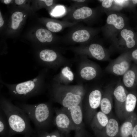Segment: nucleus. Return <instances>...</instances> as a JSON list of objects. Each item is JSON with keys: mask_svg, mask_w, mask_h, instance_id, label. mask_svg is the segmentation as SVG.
<instances>
[{"mask_svg": "<svg viewBox=\"0 0 137 137\" xmlns=\"http://www.w3.org/2000/svg\"><path fill=\"white\" fill-rule=\"evenodd\" d=\"M44 72L42 71L35 78L19 83L10 84L2 80L1 81L7 88L12 99L24 102L43 92L44 88Z\"/></svg>", "mask_w": 137, "mask_h": 137, "instance_id": "f03ea898", "label": "nucleus"}, {"mask_svg": "<svg viewBox=\"0 0 137 137\" xmlns=\"http://www.w3.org/2000/svg\"><path fill=\"white\" fill-rule=\"evenodd\" d=\"M120 126L117 120L115 118L109 117L108 123L101 132L106 137H115L119 132Z\"/></svg>", "mask_w": 137, "mask_h": 137, "instance_id": "aec40b11", "label": "nucleus"}, {"mask_svg": "<svg viewBox=\"0 0 137 137\" xmlns=\"http://www.w3.org/2000/svg\"><path fill=\"white\" fill-rule=\"evenodd\" d=\"M0 106L7 117L10 133L31 132L30 120L28 116L22 109L13 104L11 99L1 95Z\"/></svg>", "mask_w": 137, "mask_h": 137, "instance_id": "f257e3e1", "label": "nucleus"}, {"mask_svg": "<svg viewBox=\"0 0 137 137\" xmlns=\"http://www.w3.org/2000/svg\"><path fill=\"white\" fill-rule=\"evenodd\" d=\"M129 91L119 81L114 88L113 95L114 100L115 112L120 119H123V113L125 101Z\"/></svg>", "mask_w": 137, "mask_h": 137, "instance_id": "9b49d317", "label": "nucleus"}, {"mask_svg": "<svg viewBox=\"0 0 137 137\" xmlns=\"http://www.w3.org/2000/svg\"><path fill=\"white\" fill-rule=\"evenodd\" d=\"M36 35L37 39L43 43L51 42L53 39L52 33L48 30L43 28L38 29L36 31Z\"/></svg>", "mask_w": 137, "mask_h": 137, "instance_id": "4be33fe9", "label": "nucleus"}, {"mask_svg": "<svg viewBox=\"0 0 137 137\" xmlns=\"http://www.w3.org/2000/svg\"><path fill=\"white\" fill-rule=\"evenodd\" d=\"M50 134L51 137H61L60 134L57 131L54 132Z\"/></svg>", "mask_w": 137, "mask_h": 137, "instance_id": "473e14b6", "label": "nucleus"}, {"mask_svg": "<svg viewBox=\"0 0 137 137\" xmlns=\"http://www.w3.org/2000/svg\"><path fill=\"white\" fill-rule=\"evenodd\" d=\"M132 61L129 51L122 53L116 59L111 60L106 71L113 75L123 76L131 67Z\"/></svg>", "mask_w": 137, "mask_h": 137, "instance_id": "0eeeda50", "label": "nucleus"}, {"mask_svg": "<svg viewBox=\"0 0 137 137\" xmlns=\"http://www.w3.org/2000/svg\"><path fill=\"white\" fill-rule=\"evenodd\" d=\"M51 103L48 102L31 105L23 102L16 104L26 113L38 131H45L53 121L54 111Z\"/></svg>", "mask_w": 137, "mask_h": 137, "instance_id": "7ed1b4c3", "label": "nucleus"}, {"mask_svg": "<svg viewBox=\"0 0 137 137\" xmlns=\"http://www.w3.org/2000/svg\"><path fill=\"white\" fill-rule=\"evenodd\" d=\"M102 91L96 88L91 91L87 99L82 107L83 117L86 122L90 124L94 116L100 107L102 96Z\"/></svg>", "mask_w": 137, "mask_h": 137, "instance_id": "423d86ee", "label": "nucleus"}, {"mask_svg": "<svg viewBox=\"0 0 137 137\" xmlns=\"http://www.w3.org/2000/svg\"><path fill=\"white\" fill-rule=\"evenodd\" d=\"M73 23H66L63 22L62 23L53 21H49L46 24V26L48 30L53 32H57L62 30L64 28L67 26L72 25Z\"/></svg>", "mask_w": 137, "mask_h": 137, "instance_id": "5701e85b", "label": "nucleus"}, {"mask_svg": "<svg viewBox=\"0 0 137 137\" xmlns=\"http://www.w3.org/2000/svg\"><path fill=\"white\" fill-rule=\"evenodd\" d=\"M137 101V95L133 90L129 92L125 101L123 113L125 119L134 112Z\"/></svg>", "mask_w": 137, "mask_h": 137, "instance_id": "6ab92c4d", "label": "nucleus"}, {"mask_svg": "<svg viewBox=\"0 0 137 137\" xmlns=\"http://www.w3.org/2000/svg\"><path fill=\"white\" fill-rule=\"evenodd\" d=\"M101 30L100 28L82 27L75 29L70 33L69 38L72 41L78 43L88 42Z\"/></svg>", "mask_w": 137, "mask_h": 137, "instance_id": "f8f14e48", "label": "nucleus"}, {"mask_svg": "<svg viewBox=\"0 0 137 137\" xmlns=\"http://www.w3.org/2000/svg\"><path fill=\"white\" fill-rule=\"evenodd\" d=\"M114 88L110 84L105 87L102 91L100 107L101 111L108 116L111 113L112 109Z\"/></svg>", "mask_w": 137, "mask_h": 137, "instance_id": "ddd939ff", "label": "nucleus"}, {"mask_svg": "<svg viewBox=\"0 0 137 137\" xmlns=\"http://www.w3.org/2000/svg\"><path fill=\"white\" fill-rule=\"evenodd\" d=\"M131 136L132 137H137V120L132 131Z\"/></svg>", "mask_w": 137, "mask_h": 137, "instance_id": "c756f323", "label": "nucleus"}, {"mask_svg": "<svg viewBox=\"0 0 137 137\" xmlns=\"http://www.w3.org/2000/svg\"><path fill=\"white\" fill-rule=\"evenodd\" d=\"M87 50L90 55L98 60L106 61L110 60L111 51L100 44L91 43L88 46Z\"/></svg>", "mask_w": 137, "mask_h": 137, "instance_id": "4468645a", "label": "nucleus"}, {"mask_svg": "<svg viewBox=\"0 0 137 137\" xmlns=\"http://www.w3.org/2000/svg\"><path fill=\"white\" fill-rule=\"evenodd\" d=\"M62 75L70 81H72L74 78V75L73 72L70 70L69 68L66 66L63 68L61 71Z\"/></svg>", "mask_w": 137, "mask_h": 137, "instance_id": "bb28decb", "label": "nucleus"}, {"mask_svg": "<svg viewBox=\"0 0 137 137\" xmlns=\"http://www.w3.org/2000/svg\"><path fill=\"white\" fill-rule=\"evenodd\" d=\"M55 116L53 122L61 132L67 133L74 130V126L67 108H63L59 109H54Z\"/></svg>", "mask_w": 137, "mask_h": 137, "instance_id": "1a4fd4ad", "label": "nucleus"}, {"mask_svg": "<svg viewBox=\"0 0 137 137\" xmlns=\"http://www.w3.org/2000/svg\"><path fill=\"white\" fill-rule=\"evenodd\" d=\"M23 14L19 11L14 13L12 15L11 27L14 29H16L19 27L20 23L23 20Z\"/></svg>", "mask_w": 137, "mask_h": 137, "instance_id": "393cba45", "label": "nucleus"}, {"mask_svg": "<svg viewBox=\"0 0 137 137\" xmlns=\"http://www.w3.org/2000/svg\"><path fill=\"white\" fill-rule=\"evenodd\" d=\"M103 12L100 6L92 8L84 6L74 10L71 12L70 15L72 20L76 21L90 22L95 21Z\"/></svg>", "mask_w": 137, "mask_h": 137, "instance_id": "6e6552de", "label": "nucleus"}, {"mask_svg": "<svg viewBox=\"0 0 137 137\" xmlns=\"http://www.w3.org/2000/svg\"><path fill=\"white\" fill-rule=\"evenodd\" d=\"M107 17L105 25L101 28L105 40L110 42L119 31L129 26V19L124 14L119 11L105 12Z\"/></svg>", "mask_w": 137, "mask_h": 137, "instance_id": "20e7f679", "label": "nucleus"}, {"mask_svg": "<svg viewBox=\"0 0 137 137\" xmlns=\"http://www.w3.org/2000/svg\"><path fill=\"white\" fill-rule=\"evenodd\" d=\"M0 111V132L1 134H4L10 128L7 117L1 108Z\"/></svg>", "mask_w": 137, "mask_h": 137, "instance_id": "b1692460", "label": "nucleus"}, {"mask_svg": "<svg viewBox=\"0 0 137 137\" xmlns=\"http://www.w3.org/2000/svg\"><path fill=\"white\" fill-rule=\"evenodd\" d=\"M129 52L132 61H134L137 65V48L129 51Z\"/></svg>", "mask_w": 137, "mask_h": 137, "instance_id": "cd10ccee", "label": "nucleus"}, {"mask_svg": "<svg viewBox=\"0 0 137 137\" xmlns=\"http://www.w3.org/2000/svg\"><path fill=\"white\" fill-rule=\"evenodd\" d=\"M72 2H73L76 4L78 5H83L85 3H86L87 1L84 0H72Z\"/></svg>", "mask_w": 137, "mask_h": 137, "instance_id": "7c9ffc66", "label": "nucleus"}, {"mask_svg": "<svg viewBox=\"0 0 137 137\" xmlns=\"http://www.w3.org/2000/svg\"><path fill=\"white\" fill-rule=\"evenodd\" d=\"M137 120V115L134 112L124 121L120 127L119 133L121 137H130Z\"/></svg>", "mask_w": 137, "mask_h": 137, "instance_id": "f3484780", "label": "nucleus"}, {"mask_svg": "<svg viewBox=\"0 0 137 137\" xmlns=\"http://www.w3.org/2000/svg\"><path fill=\"white\" fill-rule=\"evenodd\" d=\"M122 82L126 89L133 90L137 86V65H132L123 76Z\"/></svg>", "mask_w": 137, "mask_h": 137, "instance_id": "2eb2a0df", "label": "nucleus"}, {"mask_svg": "<svg viewBox=\"0 0 137 137\" xmlns=\"http://www.w3.org/2000/svg\"></svg>", "mask_w": 137, "mask_h": 137, "instance_id": "4c0bfd02", "label": "nucleus"}, {"mask_svg": "<svg viewBox=\"0 0 137 137\" xmlns=\"http://www.w3.org/2000/svg\"><path fill=\"white\" fill-rule=\"evenodd\" d=\"M98 1L101 2L100 6L104 12L113 11L114 0H103Z\"/></svg>", "mask_w": 137, "mask_h": 137, "instance_id": "a878e982", "label": "nucleus"}, {"mask_svg": "<svg viewBox=\"0 0 137 137\" xmlns=\"http://www.w3.org/2000/svg\"><path fill=\"white\" fill-rule=\"evenodd\" d=\"M110 42V49L122 53L133 49L137 46V35L128 26L117 32Z\"/></svg>", "mask_w": 137, "mask_h": 137, "instance_id": "39448f33", "label": "nucleus"}, {"mask_svg": "<svg viewBox=\"0 0 137 137\" xmlns=\"http://www.w3.org/2000/svg\"><path fill=\"white\" fill-rule=\"evenodd\" d=\"M4 21L2 17L1 12H0V27H2L3 25Z\"/></svg>", "mask_w": 137, "mask_h": 137, "instance_id": "f704fd0d", "label": "nucleus"}, {"mask_svg": "<svg viewBox=\"0 0 137 137\" xmlns=\"http://www.w3.org/2000/svg\"><path fill=\"white\" fill-rule=\"evenodd\" d=\"M109 119L108 116L101 111L97 112L91 122V127L95 132L101 133L107 125Z\"/></svg>", "mask_w": 137, "mask_h": 137, "instance_id": "dca6fc26", "label": "nucleus"}, {"mask_svg": "<svg viewBox=\"0 0 137 137\" xmlns=\"http://www.w3.org/2000/svg\"><path fill=\"white\" fill-rule=\"evenodd\" d=\"M58 57L57 54L55 51L44 49L40 52L37 62L42 65L53 66L57 63Z\"/></svg>", "mask_w": 137, "mask_h": 137, "instance_id": "a211bd4d", "label": "nucleus"}, {"mask_svg": "<svg viewBox=\"0 0 137 137\" xmlns=\"http://www.w3.org/2000/svg\"><path fill=\"white\" fill-rule=\"evenodd\" d=\"M40 1L44 2L46 5L48 6L52 5L53 4V1L52 0H42Z\"/></svg>", "mask_w": 137, "mask_h": 137, "instance_id": "2f4dec72", "label": "nucleus"}, {"mask_svg": "<svg viewBox=\"0 0 137 137\" xmlns=\"http://www.w3.org/2000/svg\"><path fill=\"white\" fill-rule=\"evenodd\" d=\"M11 1V0H5L4 1V2L5 4H8Z\"/></svg>", "mask_w": 137, "mask_h": 137, "instance_id": "c9c22d12", "label": "nucleus"}, {"mask_svg": "<svg viewBox=\"0 0 137 137\" xmlns=\"http://www.w3.org/2000/svg\"><path fill=\"white\" fill-rule=\"evenodd\" d=\"M25 0H15V2L16 4L18 5H21L23 4Z\"/></svg>", "mask_w": 137, "mask_h": 137, "instance_id": "72a5a7b5", "label": "nucleus"}, {"mask_svg": "<svg viewBox=\"0 0 137 137\" xmlns=\"http://www.w3.org/2000/svg\"><path fill=\"white\" fill-rule=\"evenodd\" d=\"M25 16H26V15H25L24 16V17H25Z\"/></svg>", "mask_w": 137, "mask_h": 137, "instance_id": "e433bc0d", "label": "nucleus"}, {"mask_svg": "<svg viewBox=\"0 0 137 137\" xmlns=\"http://www.w3.org/2000/svg\"><path fill=\"white\" fill-rule=\"evenodd\" d=\"M80 75L83 79L91 80L95 78L97 75V72L93 66H88L82 68L80 71Z\"/></svg>", "mask_w": 137, "mask_h": 137, "instance_id": "412c9836", "label": "nucleus"}, {"mask_svg": "<svg viewBox=\"0 0 137 137\" xmlns=\"http://www.w3.org/2000/svg\"><path fill=\"white\" fill-rule=\"evenodd\" d=\"M38 131L39 137H51L50 134L46 132L44 130Z\"/></svg>", "mask_w": 137, "mask_h": 137, "instance_id": "c85d7f7f", "label": "nucleus"}, {"mask_svg": "<svg viewBox=\"0 0 137 137\" xmlns=\"http://www.w3.org/2000/svg\"><path fill=\"white\" fill-rule=\"evenodd\" d=\"M52 93L62 95L52 94V100L60 104L63 108L69 109L82 104V98L80 93L72 91H66L62 94L52 91Z\"/></svg>", "mask_w": 137, "mask_h": 137, "instance_id": "9d476101", "label": "nucleus"}]
</instances>
